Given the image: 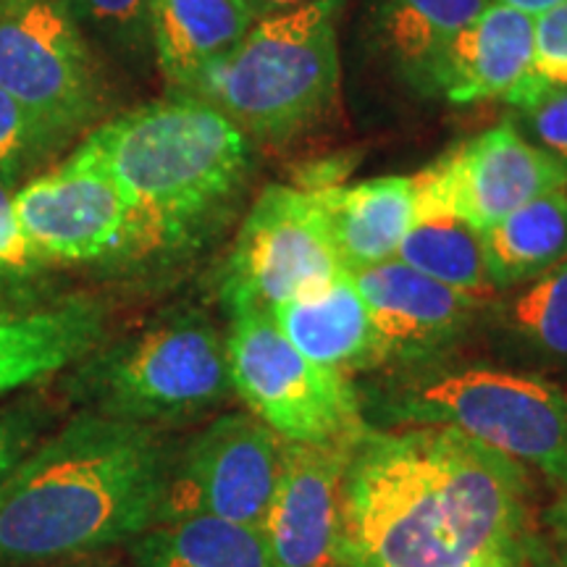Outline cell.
<instances>
[{"instance_id": "cell-9", "label": "cell", "mask_w": 567, "mask_h": 567, "mask_svg": "<svg viewBox=\"0 0 567 567\" xmlns=\"http://www.w3.org/2000/svg\"><path fill=\"white\" fill-rule=\"evenodd\" d=\"M13 213L32 266L111 268L147 258L132 203L76 147L55 168L21 184Z\"/></svg>"}, {"instance_id": "cell-10", "label": "cell", "mask_w": 567, "mask_h": 567, "mask_svg": "<svg viewBox=\"0 0 567 567\" xmlns=\"http://www.w3.org/2000/svg\"><path fill=\"white\" fill-rule=\"evenodd\" d=\"M347 271L316 189L268 184L247 210L221 274L226 313L271 310Z\"/></svg>"}, {"instance_id": "cell-33", "label": "cell", "mask_w": 567, "mask_h": 567, "mask_svg": "<svg viewBox=\"0 0 567 567\" xmlns=\"http://www.w3.org/2000/svg\"><path fill=\"white\" fill-rule=\"evenodd\" d=\"M544 526L547 528H567V488L563 496L544 513Z\"/></svg>"}, {"instance_id": "cell-1", "label": "cell", "mask_w": 567, "mask_h": 567, "mask_svg": "<svg viewBox=\"0 0 567 567\" xmlns=\"http://www.w3.org/2000/svg\"><path fill=\"white\" fill-rule=\"evenodd\" d=\"M526 465L450 425H365L344 476L339 567H488L526 555Z\"/></svg>"}, {"instance_id": "cell-20", "label": "cell", "mask_w": 567, "mask_h": 567, "mask_svg": "<svg viewBox=\"0 0 567 567\" xmlns=\"http://www.w3.org/2000/svg\"><path fill=\"white\" fill-rule=\"evenodd\" d=\"M496 292H509L567 258V187L536 197L484 231Z\"/></svg>"}, {"instance_id": "cell-17", "label": "cell", "mask_w": 567, "mask_h": 567, "mask_svg": "<svg viewBox=\"0 0 567 567\" xmlns=\"http://www.w3.org/2000/svg\"><path fill=\"white\" fill-rule=\"evenodd\" d=\"M268 316L318 365L342 373L381 365L371 313L350 271L274 305Z\"/></svg>"}, {"instance_id": "cell-22", "label": "cell", "mask_w": 567, "mask_h": 567, "mask_svg": "<svg viewBox=\"0 0 567 567\" xmlns=\"http://www.w3.org/2000/svg\"><path fill=\"white\" fill-rule=\"evenodd\" d=\"M492 0H375V32L402 76L421 87L425 71Z\"/></svg>"}, {"instance_id": "cell-12", "label": "cell", "mask_w": 567, "mask_h": 567, "mask_svg": "<svg viewBox=\"0 0 567 567\" xmlns=\"http://www.w3.org/2000/svg\"><path fill=\"white\" fill-rule=\"evenodd\" d=\"M413 176L417 208L450 210L481 231L536 197L567 187L565 163L523 137L509 118L460 142Z\"/></svg>"}, {"instance_id": "cell-24", "label": "cell", "mask_w": 567, "mask_h": 567, "mask_svg": "<svg viewBox=\"0 0 567 567\" xmlns=\"http://www.w3.org/2000/svg\"><path fill=\"white\" fill-rule=\"evenodd\" d=\"M494 316L509 350L536 365L567 371V258L502 297Z\"/></svg>"}, {"instance_id": "cell-14", "label": "cell", "mask_w": 567, "mask_h": 567, "mask_svg": "<svg viewBox=\"0 0 567 567\" xmlns=\"http://www.w3.org/2000/svg\"><path fill=\"white\" fill-rule=\"evenodd\" d=\"M368 305L381 365H425L467 334L486 302L431 279L400 258L350 271Z\"/></svg>"}, {"instance_id": "cell-32", "label": "cell", "mask_w": 567, "mask_h": 567, "mask_svg": "<svg viewBox=\"0 0 567 567\" xmlns=\"http://www.w3.org/2000/svg\"><path fill=\"white\" fill-rule=\"evenodd\" d=\"M492 3H499V6H509V9L520 11V13H528V17H538V13H544L551 6L563 3V0H492Z\"/></svg>"}, {"instance_id": "cell-4", "label": "cell", "mask_w": 567, "mask_h": 567, "mask_svg": "<svg viewBox=\"0 0 567 567\" xmlns=\"http://www.w3.org/2000/svg\"><path fill=\"white\" fill-rule=\"evenodd\" d=\"M360 394L368 425H450L567 488V389L505 368H425Z\"/></svg>"}, {"instance_id": "cell-15", "label": "cell", "mask_w": 567, "mask_h": 567, "mask_svg": "<svg viewBox=\"0 0 567 567\" xmlns=\"http://www.w3.org/2000/svg\"><path fill=\"white\" fill-rule=\"evenodd\" d=\"M534 61V17L488 3L425 71L421 92L452 105L507 103Z\"/></svg>"}, {"instance_id": "cell-6", "label": "cell", "mask_w": 567, "mask_h": 567, "mask_svg": "<svg viewBox=\"0 0 567 567\" xmlns=\"http://www.w3.org/2000/svg\"><path fill=\"white\" fill-rule=\"evenodd\" d=\"M63 392L80 410L153 429L195 421L234 392L226 337L200 310H172L103 339L69 368Z\"/></svg>"}, {"instance_id": "cell-27", "label": "cell", "mask_w": 567, "mask_h": 567, "mask_svg": "<svg viewBox=\"0 0 567 567\" xmlns=\"http://www.w3.org/2000/svg\"><path fill=\"white\" fill-rule=\"evenodd\" d=\"M567 87V0L534 17V61L505 105L526 109L536 97Z\"/></svg>"}, {"instance_id": "cell-35", "label": "cell", "mask_w": 567, "mask_h": 567, "mask_svg": "<svg viewBox=\"0 0 567 567\" xmlns=\"http://www.w3.org/2000/svg\"><path fill=\"white\" fill-rule=\"evenodd\" d=\"M488 567H517V565H488Z\"/></svg>"}, {"instance_id": "cell-16", "label": "cell", "mask_w": 567, "mask_h": 567, "mask_svg": "<svg viewBox=\"0 0 567 567\" xmlns=\"http://www.w3.org/2000/svg\"><path fill=\"white\" fill-rule=\"evenodd\" d=\"M105 339V308L90 297L0 313V396L66 373Z\"/></svg>"}, {"instance_id": "cell-26", "label": "cell", "mask_w": 567, "mask_h": 567, "mask_svg": "<svg viewBox=\"0 0 567 567\" xmlns=\"http://www.w3.org/2000/svg\"><path fill=\"white\" fill-rule=\"evenodd\" d=\"M66 3L97 51L130 63L153 61L151 0H66Z\"/></svg>"}, {"instance_id": "cell-7", "label": "cell", "mask_w": 567, "mask_h": 567, "mask_svg": "<svg viewBox=\"0 0 567 567\" xmlns=\"http://www.w3.org/2000/svg\"><path fill=\"white\" fill-rule=\"evenodd\" d=\"M224 337L231 389L284 442H350L368 425L347 373L305 358L266 310H231Z\"/></svg>"}, {"instance_id": "cell-5", "label": "cell", "mask_w": 567, "mask_h": 567, "mask_svg": "<svg viewBox=\"0 0 567 567\" xmlns=\"http://www.w3.org/2000/svg\"><path fill=\"white\" fill-rule=\"evenodd\" d=\"M342 9L344 0H313L258 19L184 95L210 103L252 142L295 137L337 101Z\"/></svg>"}, {"instance_id": "cell-11", "label": "cell", "mask_w": 567, "mask_h": 567, "mask_svg": "<svg viewBox=\"0 0 567 567\" xmlns=\"http://www.w3.org/2000/svg\"><path fill=\"white\" fill-rule=\"evenodd\" d=\"M284 439L252 413H224L176 450L158 523L208 515L264 528Z\"/></svg>"}, {"instance_id": "cell-21", "label": "cell", "mask_w": 567, "mask_h": 567, "mask_svg": "<svg viewBox=\"0 0 567 567\" xmlns=\"http://www.w3.org/2000/svg\"><path fill=\"white\" fill-rule=\"evenodd\" d=\"M130 547L137 567H274L264 530L208 515L155 523Z\"/></svg>"}, {"instance_id": "cell-18", "label": "cell", "mask_w": 567, "mask_h": 567, "mask_svg": "<svg viewBox=\"0 0 567 567\" xmlns=\"http://www.w3.org/2000/svg\"><path fill=\"white\" fill-rule=\"evenodd\" d=\"M258 21L250 0H151L153 63L168 92H187Z\"/></svg>"}, {"instance_id": "cell-8", "label": "cell", "mask_w": 567, "mask_h": 567, "mask_svg": "<svg viewBox=\"0 0 567 567\" xmlns=\"http://www.w3.org/2000/svg\"><path fill=\"white\" fill-rule=\"evenodd\" d=\"M0 90L80 140L105 122L101 51L66 0H0Z\"/></svg>"}, {"instance_id": "cell-34", "label": "cell", "mask_w": 567, "mask_h": 567, "mask_svg": "<svg viewBox=\"0 0 567 567\" xmlns=\"http://www.w3.org/2000/svg\"><path fill=\"white\" fill-rule=\"evenodd\" d=\"M71 567H116V565H103V563H84V565H71Z\"/></svg>"}, {"instance_id": "cell-19", "label": "cell", "mask_w": 567, "mask_h": 567, "mask_svg": "<svg viewBox=\"0 0 567 567\" xmlns=\"http://www.w3.org/2000/svg\"><path fill=\"white\" fill-rule=\"evenodd\" d=\"M347 271L396 258L415 221V176H373L316 189Z\"/></svg>"}, {"instance_id": "cell-23", "label": "cell", "mask_w": 567, "mask_h": 567, "mask_svg": "<svg viewBox=\"0 0 567 567\" xmlns=\"http://www.w3.org/2000/svg\"><path fill=\"white\" fill-rule=\"evenodd\" d=\"M396 258L481 302L499 295L488 279L484 231L450 210L417 208Z\"/></svg>"}, {"instance_id": "cell-13", "label": "cell", "mask_w": 567, "mask_h": 567, "mask_svg": "<svg viewBox=\"0 0 567 567\" xmlns=\"http://www.w3.org/2000/svg\"><path fill=\"white\" fill-rule=\"evenodd\" d=\"M352 442H284L279 484L260 528L274 567H339Z\"/></svg>"}, {"instance_id": "cell-2", "label": "cell", "mask_w": 567, "mask_h": 567, "mask_svg": "<svg viewBox=\"0 0 567 567\" xmlns=\"http://www.w3.org/2000/svg\"><path fill=\"white\" fill-rule=\"evenodd\" d=\"M174 455L163 429L80 410L32 446L0 496V565L132 544L158 523Z\"/></svg>"}, {"instance_id": "cell-30", "label": "cell", "mask_w": 567, "mask_h": 567, "mask_svg": "<svg viewBox=\"0 0 567 567\" xmlns=\"http://www.w3.org/2000/svg\"><path fill=\"white\" fill-rule=\"evenodd\" d=\"M526 555L534 557L538 567H567V528H549V538L544 544L528 538Z\"/></svg>"}, {"instance_id": "cell-31", "label": "cell", "mask_w": 567, "mask_h": 567, "mask_svg": "<svg viewBox=\"0 0 567 567\" xmlns=\"http://www.w3.org/2000/svg\"><path fill=\"white\" fill-rule=\"evenodd\" d=\"M250 3H252L255 13H258V19H264V17H271V13L300 9V6L313 3V0H250Z\"/></svg>"}, {"instance_id": "cell-25", "label": "cell", "mask_w": 567, "mask_h": 567, "mask_svg": "<svg viewBox=\"0 0 567 567\" xmlns=\"http://www.w3.org/2000/svg\"><path fill=\"white\" fill-rule=\"evenodd\" d=\"M80 137L0 90V174L17 184L51 166Z\"/></svg>"}, {"instance_id": "cell-3", "label": "cell", "mask_w": 567, "mask_h": 567, "mask_svg": "<svg viewBox=\"0 0 567 567\" xmlns=\"http://www.w3.org/2000/svg\"><path fill=\"white\" fill-rule=\"evenodd\" d=\"M116 179L137 213L147 258L208 243L252 174L255 142L210 103L184 92L116 113L76 145Z\"/></svg>"}, {"instance_id": "cell-29", "label": "cell", "mask_w": 567, "mask_h": 567, "mask_svg": "<svg viewBox=\"0 0 567 567\" xmlns=\"http://www.w3.org/2000/svg\"><path fill=\"white\" fill-rule=\"evenodd\" d=\"M523 137L567 166V87L536 97L509 118Z\"/></svg>"}, {"instance_id": "cell-28", "label": "cell", "mask_w": 567, "mask_h": 567, "mask_svg": "<svg viewBox=\"0 0 567 567\" xmlns=\"http://www.w3.org/2000/svg\"><path fill=\"white\" fill-rule=\"evenodd\" d=\"M53 413L40 400H19L0 408V496L21 460L32 452V446L51 431Z\"/></svg>"}]
</instances>
